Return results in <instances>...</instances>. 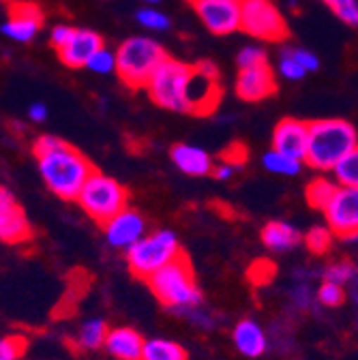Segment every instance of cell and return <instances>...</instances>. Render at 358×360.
Here are the masks:
<instances>
[{
	"instance_id": "cell-1",
	"label": "cell",
	"mask_w": 358,
	"mask_h": 360,
	"mask_svg": "<svg viewBox=\"0 0 358 360\" xmlns=\"http://www.w3.org/2000/svg\"><path fill=\"white\" fill-rule=\"evenodd\" d=\"M37 167L48 189L60 200H77L95 167L77 148L56 135H41L34 146Z\"/></svg>"
},
{
	"instance_id": "cell-2",
	"label": "cell",
	"mask_w": 358,
	"mask_h": 360,
	"mask_svg": "<svg viewBox=\"0 0 358 360\" xmlns=\"http://www.w3.org/2000/svg\"><path fill=\"white\" fill-rule=\"evenodd\" d=\"M358 146V131L343 118L309 122V150L305 165L316 172H333Z\"/></svg>"
},
{
	"instance_id": "cell-3",
	"label": "cell",
	"mask_w": 358,
	"mask_h": 360,
	"mask_svg": "<svg viewBox=\"0 0 358 360\" xmlns=\"http://www.w3.org/2000/svg\"><path fill=\"white\" fill-rule=\"evenodd\" d=\"M155 298L170 311L185 315L193 307L202 304V290L196 283L193 268L187 257H178L155 273L148 281Z\"/></svg>"
},
{
	"instance_id": "cell-4",
	"label": "cell",
	"mask_w": 358,
	"mask_h": 360,
	"mask_svg": "<svg viewBox=\"0 0 358 360\" xmlns=\"http://www.w3.org/2000/svg\"><path fill=\"white\" fill-rule=\"evenodd\" d=\"M118 77L129 88H146L153 73L167 58L163 45L151 37H131L116 50Z\"/></svg>"
},
{
	"instance_id": "cell-5",
	"label": "cell",
	"mask_w": 358,
	"mask_h": 360,
	"mask_svg": "<svg viewBox=\"0 0 358 360\" xmlns=\"http://www.w3.org/2000/svg\"><path fill=\"white\" fill-rule=\"evenodd\" d=\"M196 75V67L176 58H165L146 84L148 97L163 110L191 114L189 86Z\"/></svg>"
},
{
	"instance_id": "cell-6",
	"label": "cell",
	"mask_w": 358,
	"mask_h": 360,
	"mask_svg": "<svg viewBox=\"0 0 358 360\" xmlns=\"http://www.w3.org/2000/svg\"><path fill=\"white\" fill-rule=\"evenodd\" d=\"M124 253L131 273L148 281L161 268L183 257V247L172 230H155Z\"/></svg>"
},
{
	"instance_id": "cell-7",
	"label": "cell",
	"mask_w": 358,
	"mask_h": 360,
	"mask_svg": "<svg viewBox=\"0 0 358 360\" xmlns=\"http://www.w3.org/2000/svg\"><path fill=\"white\" fill-rule=\"evenodd\" d=\"M75 202L82 206V210L88 217L103 228L110 219H114L118 212L127 208L129 193L116 178L95 169Z\"/></svg>"
},
{
	"instance_id": "cell-8",
	"label": "cell",
	"mask_w": 358,
	"mask_h": 360,
	"mask_svg": "<svg viewBox=\"0 0 358 360\" xmlns=\"http://www.w3.org/2000/svg\"><path fill=\"white\" fill-rule=\"evenodd\" d=\"M243 18L241 30L260 41H283L288 37V24L273 0H241Z\"/></svg>"
},
{
	"instance_id": "cell-9",
	"label": "cell",
	"mask_w": 358,
	"mask_h": 360,
	"mask_svg": "<svg viewBox=\"0 0 358 360\" xmlns=\"http://www.w3.org/2000/svg\"><path fill=\"white\" fill-rule=\"evenodd\" d=\"M189 3L212 34H232L241 30V0H189Z\"/></svg>"
},
{
	"instance_id": "cell-10",
	"label": "cell",
	"mask_w": 358,
	"mask_h": 360,
	"mask_svg": "<svg viewBox=\"0 0 358 360\" xmlns=\"http://www.w3.org/2000/svg\"><path fill=\"white\" fill-rule=\"evenodd\" d=\"M326 225L343 240H358V189L339 187L324 210Z\"/></svg>"
},
{
	"instance_id": "cell-11",
	"label": "cell",
	"mask_w": 358,
	"mask_h": 360,
	"mask_svg": "<svg viewBox=\"0 0 358 360\" xmlns=\"http://www.w3.org/2000/svg\"><path fill=\"white\" fill-rule=\"evenodd\" d=\"M103 234L110 247L129 251L133 245L146 236V219L138 210L127 206L122 212H118L103 225Z\"/></svg>"
},
{
	"instance_id": "cell-12",
	"label": "cell",
	"mask_w": 358,
	"mask_h": 360,
	"mask_svg": "<svg viewBox=\"0 0 358 360\" xmlns=\"http://www.w3.org/2000/svg\"><path fill=\"white\" fill-rule=\"evenodd\" d=\"M43 26V13L37 5L32 3H13L9 7V15L0 26L5 37L18 41V43H28L37 37V32Z\"/></svg>"
},
{
	"instance_id": "cell-13",
	"label": "cell",
	"mask_w": 358,
	"mask_h": 360,
	"mask_svg": "<svg viewBox=\"0 0 358 360\" xmlns=\"http://www.w3.org/2000/svg\"><path fill=\"white\" fill-rule=\"evenodd\" d=\"M0 236L9 245L26 243L32 236V228L24 210L7 187L0 189Z\"/></svg>"
},
{
	"instance_id": "cell-14",
	"label": "cell",
	"mask_w": 358,
	"mask_h": 360,
	"mask_svg": "<svg viewBox=\"0 0 358 360\" xmlns=\"http://www.w3.org/2000/svg\"><path fill=\"white\" fill-rule=\"evenodd\" d=\"M273 148L298 161H305L309 150V122L298 118L279 120L273 131Z\"/></svg>"
},
{
	"instance_id": "cell-15",
	"label": "cell",
	"mask_w": 358,
	"mask_h": 360,
	"mask_svg": "<svg viewBox=\"0 0 358 360\" xmlns=\"http://www.w3.org/2000/svg\"><path fill=\"white\" fill-rule=\"evenodd\" d=\"M277 93V79L273 69L266 65L251 67V69H241L236 77V95L243 101H262Z\"/></svg>"
},
{
	"instance_id": "cell-16",
	"label": "cell",
	"mask_w": 358,
	"mask_h": 360,
	"mask_svg": "<svg viewBox=\"0 0 358 360\" xmlns=\"http://www.w3.org/2000/svg\"><path fill=\"white\" fill-rule=\"evenodd\" d=\"M101 48H103V39L99 32L88 28H75L71 41L58 50V58L69 69H82Z\"/></svg>"
},
{
	"instance_id": "cell-17",
	"label": "cell",
	"mask_w": 358,
	"mask_h": 360,
	"mask_svg": "<svg viewBox=\"0 0 358 360\" xmlns=\"http://www.w3.org/2000/svg\"><path fill=\"white\" fill-rule=\"evenodd\" d=\"M146 339L129 326H116L110 328L106 339V349L116 360H140L144 352Z\"/></svg>"
},
{
	"instance_id": "cell-18",
	"label": "cell",
	"mask_w": 358,
	"mask_h": 360,
	"mask_svg": "<svg viewBox=\"0 0 358 360\" xmlns=\"http://www.w3.org/2000/svg\"><path fill=\"white\" fill-rule=\"evenodd\" d=\"M170 157H172V163L187 176H208L215 172L212 157L204 148L193 146V144L172 146Z\"/></svg>"
},
{
	"instance_id": "cell-19",
	"label": "cell",
	"mask_w": 358,
	"mask_h": 360,
	"mask_svg": "<svg viewBox=\"0 0 358 360\" xmlns=\"http://www.w3.org/2000/svg\"><path fill=\"white\" fill-rule=\"evenodd\" d=\"M232 343L247 358H260L268 349V337L255 320H241L232 330Z\"/></svg>"
},
{
	"instance_id": "cell-20",
	"label": "cell",
	"mask_w": 358,
	"mask_h": 360,
	"mask_svg": "<svg viewBox=\"0 0 358 360\" xmlns=\"http://www.w3.org/2000/svg\"><path fill=\"white\" fill-rule=\"evenodd\" d=\"M221 97V88L217 86V79H210L202 75L196 67V75L189 86V103L191 114H210Z\"/></svg>"
},
{
	"instance_id": "cell-21",
	"label": "cell",
	"mask_w": 358,
	"mask_h": 360,
	"mask_svg": "<svg viewBox=\"0 0 358 360\" xmlns=\"http://www.w3.org/2000/svg\"><path fill=\"white\" fill-rule=\"evenodd\" d=\"M262 243L266 249H271L275 253H286L296 249L302 243V236L288 221H271L262 230Z\"/></svg>"
},
{
	"instance_id": "cell-22",
	"label": "cell",
	"mask_w": 358,
	"mask_h": 360,
	"mask_svg": "<svg viewBox=\"0 0 358 360\" xmlns=\"http://www.w3.org/2000/svg\"><path fill=\"white\" fill-rule=\"evenodd\" d=\"M108 324L101 318H93V320H86L82 322V326L75 333V347L84 349V352H95L99 347H106V339H108Z\"/></svg>"
},
{
	"instance_id": "cell-23",
	"label": "cell",
	"mask_w": 358,
	"mask_h": 360,
	"mask_svg": "<svg viewBox=\"0 0 358 360\" xmlns=\"http://www.w3.org/2000/svg\"><path fill=\"white\" fill-rule=\"evenodd\" d=\"M339 183L335 178H328V176H316L311 180V183L307 185V189H305V198H307V202H309V206H313V208H318V210H326V206L333 202V198L337 195V191H339Z\"/></svg>"
},
{
	"instance_id": "cell-24",
	"label": "cell",
	"mask_w": 358,
	"mask_h": 360,
	"mask_svg": "<svg viewBox=\"0 0 358 360\" xmlns=\"http://www.w3.org/2000/svg\"><path fill=\"white\" fill-rule=\"evenodd\" d=\"M140 360H187V349L172 339H146Z\"/></svg>"
},
{
	"instance_id": "cell-25",
	"label": "cell",
	"mask_w": 358,
	"mask_h": 360,
	"mask_svg": "<svg viewBox=\"0 0 358 360\" xmlns=\"http://www.w3.org/2000/svg\"><path fill=\"white\" fill-rule=\"evenodd\" d=\"M302 163L305 161H298L290 155H283L275 148L271 150H266L262 155V165L266 172H271V174H279V176H296L300 169H302Z\"/></svg>"
},
{
	"instance_id": "cell-26",
	"label": "cell",
	"mask_w": 358,
	"mask_h": 360,
	"mask_svg": "<svg viewBox=\"0 0 358 360\" xmlns=\"http://www.w3.org/2000/svg\"><path fill=\"white\" fill-rule=\"evenodd\" d=\"M333 178L341 187H354L358 189V146L339 161V165L333 169Z\"/></svg>"
},
{
	"instance_id": "cell-27",
	"label": "cell",
	"mask_w": 358,
	"mask_h": 360,
	"mask_svg": "<svg viewBox=\"0 0 358 360\" xmlns=\"http://www.w3.org/2000/svg\"><path fill=\"white\" fill-rule=\"evenodd\" d=\"M335 243V232L328 228V225H316V228H311L307 234H305V245L311 253L316 255H324L331 251Z\"/></svg>"
},
{
	"instance_id": "cell-28",
	"label": "cell",
	"mask_w": 358,
	"mask_h": 360,
	"mask_svg": "<svg viewBox=\"0 0 358 360\" xmlns=\"http://www.w3.org/2000/svg\"><path fill=\"white\" fill-rule=\"evenodd\" d=\"M356 273H358V268L352 264V262H347V259H341V262H333V264H328L326 268H324V281H331V283H337V285H347L350 281H354V277H356Z\"/></svg>"
},
{
	"instance_id": "cell-29",
	"label": "cell",
	"mask_w": 358,
	"mask_h": 360,
	"mask_svg": "<svg viewBox=\"0 0 358 360\" xmlns=\"http://www.w3.org/2000/svg\"><path fill=\"white\" fill-rule=\"evenodd\" d=\"M138 22H140V26H144L146 30H153V32H163V30H167L170 28V18L163 13V11H159L157 7H142L140 11H138Z\"/></svg>"
},
{
	"instance_id": "cell-30",
	"label": "cell",
	"mask_w": 358,
	"mask_h": 360,
	"mask_svg": "<svg viewBox=\"0 0 358 360\" xmlns=\"http://www.w3.org/2000/svg\"><path fill=\"white\" fill-rule=\"evenodd\" d=\"M326 7L347 26H358V0H324Z\"/></svg>"
},
{
	"instance_id": "cell-31",
	"label": "cell",
	"mask_w": 358,
	"mask_h": 360,
	"mask_svg": "<svg viewBox=\"0 0 358 360\" xmlns=\"http://www.w3.org/2000/svg\"><path fill=\"white\" fill-rule=\"evenodd\" d=\"M86 69H91L93 73H99V75H108V73H114L118 69V58H116V52L108 50L106 45L93 54V58L88 60Z\"/></svg>"
},
{
	"instance_id": "cell-32",
	"label": "cell",
	"mask_w": 358,
	"mask_h": 360,
	"mask_svg": "<svg viewBox=\"0 0 358 360\" xmlns=\"http://www.w3.org/2000/svg\"><path fill=\"white\" fill-rule=\"evenodd\" d=\"M316 300L322 307L335 309V307L345 302V290H343V285H337V283H331V281H322V285L316 290Z\"/></svg>"
},
{
	"instance_id": "cell-33",
	"label": "cell",
	"mask_w": 358,
	"mask_h": 360,
	"mask_svg": "<svg viewBox=\"0 0 358 360\" xmlns=\"http://www.w3.org/2000/svg\"><path fill=\"white\" fill-rule=\"evenodd\" d=\"M277 69H279V73H281L286 79H290V82H298V79H302L305 73H307V71L300 67V63L290 54V50H286V52L281 54Z\"/></svg>"
},
{
	"instance_id": "cell-34",
	"label": "cell",
	"mask_w": 358,
	"mask_h": 360,
	"mask_svg": "<svg viewBox=\"0 0 358 360\" xmlns=\"http://www.w3.org/2000/svg\"><path fill=\"white\" fill-rule=\"evenodd\" d=\"M236 65H238V69H251V67L266 65V52L262 48H257V45H247V48L241 50Z\"/></svg>"
},
{
	"instance_id": "cell-35",
	"label": "cell",
	"mask_w": 358,
	"mask_h": 360,
	"mask_svg": "<svg viewBox=\"0 0 358 360\" xmlns=\"http://www.w3.org/2000/svg\"><path fill=\"white\" fill-rule=\"evenodd\" d=\"M26 341L22 337H5L0 341V360H20L24 356Z\"/></svg>"
},
{
	"instance_id": "cell-36",
	"label": "cell",
	"mask_w": 358,
	"mask_h": 360,
	"mask_svg": "<svg viewBox=\"0 0 358 360\" xmlns=\"http://www.w3.org/2000/svg\"><path fill=\"white\" fill-rule=\"evenodd\" d=\"M187 315V320L196 326V328H202V330H210L215 326V320H212V315L202 309V307H193L191 311L185 313Z\"/></svg>"
},
{
	"instance_id": "cell-37",
	"label": "cell",
	"mask_w": 358,
	"mask_h": 360,
	"mask_svg": "<svg viewBox=\"0 0 358 360\" xmlns=\"http://www.w3.org/2000/svg\"><path fill=\"white\" fill-rule=\"evenodd\" d=\"M290 54L300 63V67L307 71V73H313V71H318L320 69V58L313 54V52H309V50H305V48H294V50H290Z\"/></svg>"
},
{
	"instance_id": "cell-38",
	"label": "cell",
	"mask_w": 358,
	"mask_h": 360,
	"mask_svg": "<svg viewBox=\"0 0 358 360\" xmlns=\"http://www.w3.org/2000/svg\"><path fill=\"white\" fill-rule=\"evenodd\" d=\"M73 32H75V28H73V26H69V24H58V26H54V28H52V32H50L52 45H54L56 50L65 48V45L71 41Z\"/></svg>"
},
{
	"instance_id": "cell-39",
	"label": "cell",
	"mask_w": 358,
	"mask_h": 360,
	"mask_svg": "<svg viewBox=\"0 0 358 360\" xmlns=\"http://www.w3.org/2000/svg\"><path fill=\"white\" fill-rule=\"evenodd\" d=\"M223 161H228V163H232V165H236L241 169L245 165V161H247V150L241 144H234V146H230L226 153H223Z\"/></svg>"
},
{
	"instance_id": "cell-40",
	"label": "cell",
	"mask_w": 358,
	"mask_h": 360,
	"mask_svg": "<svg viewBox=\"0 0 358 360\" xmlns=\"http://www.w3.org/2000/svg\"><path fill=\"white\" fill-rule=\"evenodd\" d=\"M236 172H238L236 165H232V163H228V161H221L219 165H215L212 176H215L217 180H230Z\"/></svg>"
},
{
	"instance_id": "cell-41",
	"label": "cell",
	"mask_w": 358,
	"mask_h": 360,
	"mask_svg": "<svg viewBox=\"0 0 358 360\" xmlns=\"http://www.w3.org/2000/svg\"><path fill=\"white\" fill-rule=\"evenodd\" d=\"M48 105L46 103H32L30 108H28V118L32 120V122H43V120H48Z\"/></svg>"
},
{
	"instance_id": "cell-42",
	"label": "cell",
	"mask_w": 358,
	"mask_h": 360,
	"mask_svg": "<svg viewBox=\"0 0 358 360\" xmlns=\"http://www.w3.org/2000/svg\"><path fill=\"white\" fill-rule=\"evenodd\" d=\"M198 67V71L202 73V75H206V77H210V79H219V71H217V67L210 63V60H202L200 65H196Z\"/></svg>"
},
{
	"instance_id": "cell-43",
	"label": "cell",
	"mask_w": 358,
	"mask_h": 360,
	"mask_svg": "<svg viewBox=\"0 0 358 360\" xmlns=\"http://www.w3.org/2000/svg\"><path fill=\"white\" fill-rule=\"evenodd\" d=\"M144 3H146L148 7H155V5H159V3H161V0H144Z\"/></svg>"
}]
</instances>
